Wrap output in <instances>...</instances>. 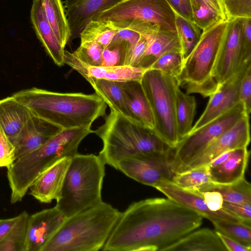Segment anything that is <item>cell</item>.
<instances>
[{"label": "cell", "instance_id": "8", "mask_svg": "<svg viewBox=\"0 0 251 251\" xmlns=\"http://www.w3.org/2000/svg\"><path fill=\"white\" fill-rule=\"evenodd\" d=\"M140 83L149 103L154 122L153 130L171 148L179 142L176 115V78L160 71L147 69Z\"/></svg>", "mask_w": 251, "mask_h": 251}, {"label": "cell", "instance_id": "37", "mask_svg": "<svg viewBox=\"0 0 251 251\" xmlns=\"http://www.w3.org/2000/svg\"><path fill=\"white\" fill-rule=\"evenodd\" d=\"M172 182L183 188L194 189L211 181L206 166H204L176 173Z\"/></svg>", "mask_w": 251, "mask_h": 251}, {"label": "cell", "instance_id": "23", "mask_svg": "<svg viewBox=\"0 0 251 251\" xmlns=\"http://www.w3.org/2000/svg\"><path fill=\"white\" fill-rule=\"evenodd\" d=\"M30 18L36 35L46 52L56 65L63 66L65 47L57 39L47 18L43 0H33Z\"/></svg>", "mask_w": 251, "mask_h": 251}, {"label": "cell", "instance_id": "1", "mask_svg": "<svg viewBox=\"0 0 251 251\" xmlns=\"http://www.w3.org/2000/svg\"><path fill=\"white\" fill-rule=\"evenodd\" d=\"M199 213L169 199L132 203L123 212L102 249L105 251H163L202 223Z\"/></svg>", "mask_w": 251, "mask_h": 251}, {"label": "cell", "instance_id": "35", "mask_svg": "<svg viewBox=\"0 0 251 251\" xmlns=\"http://www.w3.org/2000/svg\"><path fill=\"white\" fill-rule=\"evenodd\" d=\"M130 47L124 40L113 39L104 49L102 53V66H127Z\"/></svg>", "mask_w": 251, "mask_h": 251}, {"label": "cell", "instance_id": "13", "mask_svg": "<svg viewBox=\"0 0 251 251\" xmlns=\"http://www.w3.org/2000/svg\"><path fill=\"white\" fill-rule=\"evenodd\" d=\"M112 23L117 28H127L138 32L146 40L147 48L141 62V68L148 69L155 59L165 53L181 51L176 32L137 21Z\"/></svg>", "mask_w": 251, "mask_h": 251}, {"label": "cell", "instance_id": "16", "mask_svg": "<svg viewBox=\"0 0 251 251\" xmlns=\"http://www.w3.org/2000/svg\"><path fill=\"white\" fill-rule=\"evenodd\" d=\"M154 188L168 198L191 209L211 222L226 220L243 223L239 218L224 209L217 211L210 210L202 196L196 190L180 187L172 181L162 182Z\"/></svg>", "mask_w": 251, "mask_h": 251}, {"label": "cell", "instance_id": "34", "mask_svg": "<svg viewBox=\"0 0 251 251\" xmlns=\"http://www.w3.org/2000/svg\"><path fill=\"white\" fill-rule=\"evenodd\" d=\"M212 223L215 231L245 246L251 247V226L242 222L226 220H218Z\"/></svg>", "mask_w": 251, "mask_h": 251}, {"label": "cell", "instance_id": "49", "mask_svg": "<svg viewBox=\"0 0 251 251\" xmlns=\"http://www.w3.org/2000/svg\"><path fill=\"white\" fill-rule=\"evenodd\" d=\"M216 232L227 251H251V247L245 246L219 232Z\"/></svg>", "mask_w": 251, "mask_h": 251}, {"label": "cell", "instance_id": "51", "mask_svg": "<svg viewBox=\"0 0 251 251\" xmlns=\"http://www.w3.org/2000/svg\"><path fill=\"white\" fill-rule=\"evenodd\" d=\"M18 216L11 218L0 219V243L16 222Z\"/></svg>", "mask_w": 251, "mask_h": 251}, {"label": "cell", "instance_id": "41", "mask_svg": "<svg viewBox=\"0 0 251 251\" xmlns=\"http://www.w3.org/2000/svg\"><path fill=\"white\" fill-rule=\"evenodd\" d=\"M14 144L0 126V167H9L15 161Z\"/></svg>", "mask_w": 251, "mask_h": 251}, {"label": "cell", "instance_id": "33", "mask_svg": "<svg viewBox=\"0 0 251 251\" xmlns=\"http://www.w3.org/2000/svg\"><path fill=\"white\" fill-rule=\"evenodd\" d=\"M176 33L184 60L191 53L200 40L202 32L193 22L176 13Z\"/></svg>", "mask_w": 251, "mask_h": 251}, {"label": "cell", "instance_id": "20", "mask_svg": "<svg viewBox=\"0 0 251 251\" xmlns=\"http://www.w3.org/2000/svg\"><path fill=\"white\" fill-rule=\"evenodd\" d=\"M64 63L77 71L83 77L88 76L95 78L126 82L140 81L147 69L130 66H92L78 60L73 53L65 50Z\"/></svg>", "mask_w": 251, "mask_h": 251}, {"label": "cell", "instance_id": "25", "mask_svg": "<svg viewBox=\"0 0 251 251\" xmlns=\"http://www.w3.org/2000/svg\"><path fill=\"white\" fill-rule=\"evenodd\" d=\"M163 251H227L216 231L208 228L195 230Z\"/></svg>", "mask_w": 251, "mask_h": 251}, {"label": "cell", "instance_id": "38", "mask_svg": "<svg viewBox=\"0 0 251 251\" xmlns=\"http://www.w3.org/2000/svg\"><path fill=\"white\" fill-rule=\"evenodd\" d=\"M183 61L180 51H171L160 56L148 69L160 71L176 78L181 71Z\"/></svg>", "mask_w": 251, "mask_h": 251}, {"label": "cell", "instance_id": "12", "mask_svg": "<svg viewBox=\"0 0 251 251\" xmlns=\"http://www.w3.org/2000/svg\"><path fill=\"white\" fill-rule=\"evenodd\" d=\"M243 24V18L227 21L212 72L218 88L243 65H241Z\"/></svg>", "mask_w": 251, "mask_h": 251}, {"label": "cell", "instance_id": "39", "mask_svg": "<svg viewBox=\"0 0 251 251\" xmlns=\"http://www.w3.org/2000/svg\"><path fill=\"white\" fill-rule=\"evenodd\" d=\"M103 47L96 42L80 43L73 54L82 63L92 66H100L102 62Z\"/></svg>", "mask_w": 251, "mask_h": 251}, {"label": "cell", "instance_id": "27", "mask_svg": "<svg viewBox=\"0 0 251 251\" xmlns=\"http://www.w3.org/2000/svg\"><path fill=\"white\" fill-rule=\"evenodd\" d=\"M84 78L90 84L95 93L109 106L111 110L135 121L125 100L123 82L88 76Z\"/></svg>", "mask_w": 251, "mask_h": 251}, {"label": "cell", "instance_id": "36", "mask_svg": "<svg viewBox=\"0 0 251 251\" xmlns=\"http://www.w3.org/2000/svg\"><path fill=\"white\" fill-rule=\"evenodd\" d=\"M193 22L202 31L222 22V18L203 0H190Z\"/></svg>", "mask_w": 251, "mask_h": 251}, {"label": "cell", "instance_id": "44", "mask_svg": "<svg viewBox=\"0 0 251 251\" xmlns=\"http://www.w3.org/2000/svg\"><path fill=\"white\" fill-rule=\"evenodd\" d=\"M222 209L233 214L244 223L251 226V203H233L224 201Z\"/></svg>", "mask_w": 251, "mask_h": 251}, {"label": "cell", "instance_id": "21", "mask_svg": "<svg viewBox=\"0 0 251 251\" xmlns=\"http://www.w3.org/2000/svg\"><path fill=\"white\" fill-rule=\"evenodd\" d=\"M71 158H63L42 172L30 186L29 194L43 203L58 199Z\"/></svg>", "mask_w": 251, "mask_h": 251}, {"label": "cell", "instance_id": "2", "mask_svg": "<svg viewBox=\"0 0 251 251\" xmlns=\"http://www.w3.org/2000/svg\"><path fill=\"white\" fill-rule=\"evenodd\" d=\"M12 96L33 115L63 129L91 127L105 115L106 104L96 93H60L31 88Z\"/></svg>", "mask_w": 251, "mask_h": 251}, {"label": "cell", "instance_id": "26", "mask_svg": "<svg viewBox=\"0 0 251 251\" xmlns=\"http://www.w3.org/2000/svg\"><path fill=\"white\" fill-rule=\"evenodd\" d=\"M123 90L126 102L135 121L153 129L151 111L140 81L123 82Z\"/></svg>", "mask_w": 251, "mask_h": 251}, {"label": "cell", "instance_id": "5", "mask_svg": "<svg viewBox=\"0 0 251 251\" xmlns=\"http://www.w3.org/2000/svg\"><path fill=\"white\" fill-rule=\"evenodd\" d=\"M102 140L99 156L117 170L122 160L139 154L165 153L172 148L153 129L110 110L102 125L94 131Z\"/></svg>", "mask_w": 251, "mask_h": 251}, {"label": "cell", "instance_id": "3", "mask_svg": "<svg viewBox=\"0 0 251 251\" xmlns=\"http://www.w3.org/2000/svg\"><path fill=\"white\" fill-rule=\"evenodd\" d=\"M121 214L103 201L65 219L42 251L102 250Z\"/></svg>", "mask_w": 251, "mask_h": 251}, {"label": "cell", "instance_id": "42", "mask_svg": "<svg viewBox=\"0 0 251 251\" xmlns=\"http://www.w3.org/2000/svg\"><path fill=\"white\" fill-rule=\"evenodd\" d=\"M251 62V18H243L241 65Z\"/></svg>", "mask_w": 251, "mask_h": 251}, {"label": "cell", "instance_id": "48", "mask_svg": "<svg viewBox=\"0 0 251 251\" xmlns=\"http://www.w3.org/2000/svg\"><path fill=\"white\" fill-rule=\"evenodd\" d=\"M117 29V31L113 39L124 40L128 43L130 47V53L139 41L141 35L138 32L129 29Z\"/></svg>", "mask_w": 251, "mask_h": 251}, {"label": "cell", "instance_id": "47", "mask_svg": "<svg viewBox=\"0 0 251 251\" xmlns=\"http://www.w3.org/2000/svg\"><path fill=\"white\" fill-rule=\"evenodd\" d=\"M175 13L193 21L190 0H166Z\"/></svg>", "mask_w": 251, "mask_h": 251}, {"label": "cell", "instance_id": "32", "mask_svg": "<svg viewBox=\"0 0 251 251\" xmlns=\"http://www.w3.org/2000/svg\"><path fill=\"white\" fill-rule=\"evenodd\" d=\"M29 214L23 211L0 243V251H26Z\"/></svg>", "mask_w": 251, "mask_h": 251}, {"label": "cell", "instance_id": "40", "mask_svg": "<svg viewBox=\"0 0 251 251\" xmlns=\"http://www.w3.org/2000/svg\"><path fill=\"white\" fill-rule=\"evenodd\" d=\"M228 20L251 18V0H223Z\"/></svg>", "mask_w": 251, "mask_h": 251}, {"label": "cell", "instance_id": "29", "mask_svg": "<svg viewBox=\"0 0 251 251\" xmlns=\"http://www.w3.org/2000/svg\"><path fill=\"white\" fill-rule=\"evenodd\" d=\"M196 110L194 96L184 93L178 87L176 91V115L177 133L179 140L191 132Z\"/></svg>", "mask_w": 251, "mask_h": 251}, {"label": "cell", "instance_id": "45", "mask_svg": "<svg viewBox=\"0 0 251 251\" xmlns=\"http://www.w3.org/2000/svg\"><path fill=\"white\" fill-rule=\"evenodd\" d=\"M147 48V42L142 36L130 53L127 66L141 67V62Z\"/></svg>", "mask_w": 251, "mask_h": 251}, {"label": "cell", "instance_id": "31", "mask_svg": "<svg viewBox=\"0 0 251 251\" xmlns=\"http://www.w3.org/2000/svg\"><path fill=\"white\" fill-rule=\"evenodd\" d=\"M117 30L111 21L92 20L80 34V43L96 42L104 49L112 41Z\"/></svg>", "mask_w": 251, "mask_h": 251}, {"label": "cell", "instance_id": "22", "mask_svg": "<svg viewBox=\"0 0 251 251\" xmlns=\"http://www.w3.org/2000/svg\"><path fill=\"white\" fill-rule=\"evenodd\" d=\"M123 0H65L71 38L79 37L87 24L98 13Z\"/></svg>", "mask_w": 251, "mask_h": 251}, {"label": "cell", "instance_id": "24", "mask_svg": "<svg viewBox=\"0 0 251 251\" xmlns=\"http://www.w3.org/2000/svg\"><path fill=\"white\" fill-rule=\"evenodd\" d=\"M32 115L26 105L12 96L0 100V126L13 144Z\"/></svg>", "mask_w": 251, "mask_h": 251}, {"label": "cell", "instance_id": "18", "mask_svg": "<svg viewBox=\"0 0 251 251\" xmlns=\"http://www.w3.org/2000/svg\"><path fill=\"white\" fill-rule=\"evenodd\" d=\"M250 152L247 147L227 151L206 166L211 181L227 184L244 177Z\"/></svg>", "mask_w": 251, "mask_h": 251}, {"label": "cell", "instance_id": "19", "mask_svg": "<svg viewBox=\"0 0 251 251\" xmlns=\"http://www.w3.org/2000/svg\"><path fill=\"white\" fill-rule=\"evenodd\" d=\"M62 129L33 114L13 143L16 159L37 150Z\"/></svg>", "mask_w": 251, "mask_h": 251}, {"label": "cell", "instance_id": "6", "mask_svg": "<svg viewBox=\"0 0 251 251\" xmlns=\"http://www.w3.org/2000/svg\"><path fill=\"white\" fill-rule=\"evenodd\" d=\"M105 165L94 154L77 153L72 157L55 205L66 218L102 201Z\"/></svg>", "mask_w": 251, "mask_h": 251}, {"label": "cell", "instance_id": "7", "mask_svg": "<svg viewBox=\"0 0 251 251\" xmlns=\"http://www.w3.org/2000/svg\"><path fill=\"white\" fill-rule=\"evenodd\" d=\"M227 21L219 22L202 31L198 43L183 61L176 79L186 94L196 93L206 98L218 89L212 72Z\"/></svg>", "mask_w": 251, "mask_h": 251}, {"label": "cell", "instance_id": "11", "mask_svg": "<svg viewBox=\"0 0 251 251\" xmlns=\"http://www.w3.org/2000/svg\"><path fill=\"white\" fill-rule=\"evenodd\" d=\"M172 148L165 153L139 154L125 158L118 163L117 170L136 181L153 187L172 181L176 174L171 162Z\"/></svg>", "mask_w": 251, "mask_h": 251}, {"label": "cell", "instance_id": "14", "mask_svg": "<svg viewBox=\"0 0 251 251\" xmlns=\"http://www.w3.org/2000/svg\"><path fill=\"white\" fill-rule=\"evenodd\" d=\"M251 66V63H249L241 66L209 96L205 110L193 126L189 134L228 111L240 102L239 98L240 83L247 69Z\"/></svg>", "mask_w": 251, "mask_h": 251}, {"label": "cell", "instance_id": "46", "mask_svg": "<svg viewBox=\"0 0 251 251\" xmlns=\"http://www.w3.org/2000/svg\"><path fill=\"white\" fill-rule=\"evenodd\" d=\"M196 191L202 196L207 207L210 210L217 211L222 209L224 200L219 192L215 190Z\"/></svg>", "mask_w": 251, "mask_h": 251}, {"label": "cell", "instance_id": "30", "mask_svg": "<svg viewBox=\"0 0 251 251\" xmlns=\"http://www.w3.org/2000/svg\"><path fill=\"white\" fill-rule=\"evenodd\" d=\"M47 18L57 39L65 47L71 39L66 12L61 0H43Z\"/></svg>", "mask_w": 251, "mask_h": 251}, {"label": "cell", "instance_id": "15", "mask_svg": "<svg viewBox=\"0 0 251 251\" xmlns=\"http://www.w3.org/2000/svg\"><path fill=\"white\" fill-rule=\"evenodd\" d=\"M249 117L244 116L232 127L214 140L182 172L206 166L227 151L247 147L251 140Z\"/></svg>", "mask_w": 251, "mask_h": 251}, {"label": "cell", "instance_id": "17", "mask_svg": "<svg viewBox=\"0 0 251 251\" xmlns=\"http://www.w3.org/2000/svg\"><path fill=\"white\" fill-rule=\"evenodd\" d=\"M65 219L56 206L29 215L26 251H42Z\"/></svg>", "mask_w": 251, "mask_h": 251}, {"label": "cell", "instance_id": "9", "mask_svg": "<svg viewBox=\"0 0 251 251\" xmlns=\"http://www.w3.org/2000/svg\"><path fill=\"white\" fill-rule=\"evenodd\" d=\"M245 115H248L245 108L239 102L228 111L183 138L172 149L171 161L174 172H181L214 140Z\"/></svg>", "mask_w": 251, "mask_h": 251}, {"label": "cell", "instance_id": "10", "mask_svg": "<svg viewBox=\"0 0 251 251\" xmlns=\"http://www.w3.org/2000/svg\"><path fill=\"white\" fill-rule=\"evenodd\" d=\"M92 20L113 23L137 21L176 32V13L166 0H123Z\"/></svg>", "mask_w": 251, "mask_h": 251}, {"label": "cell", "instance_id": "4", "mask_svg": "<svg viewBox=\"0 0 251 251\" xmlns=\"http://www.w3.org/2000/svg\"><path fill=\"white\" fill-rule=\"evenodd\" d=\"M92 133L91 127L62 129L37 150L16 159L7 172L11 203L21 201L33 181L51 165L77 154L81 141Z\"/></svg>", "mask_w": 251, "mask_h": 251}, {"label": "cell", "instance_id": "50", "mask_svg": "<svg viewBox=\"0 0 251 251\" xmlns=\"http://www.w3.org/2000/svg\"><path fill=\"white\" fill-rule=\"evenodd\" d=\"M211 9L220 15L225 21L228 18L223 0H203Z\"/></svg>", "mask_w": 251, "mask_h": 251}, {"label": "cell", "instance_id": "43", "mask_svg": "<svg viewBox=\"0 0 251 251\" xmlns=\"http://www.w3.org/2000/svg\"><path fill=\"white\" fill-rule=\"evenodd\" d=\"M239 98L247 114L251 111V66L246 71L241 80L239 88Z\"/></svg>", "mask_w": 251, "mask_h": 251}, {"label": "cell", "instance_id": "28", "mask_svg": "<svg viewBox=\"0 0 251 251\" xmlns=\"http://www.w3.org/2000/svg\"><path fill=\"white\" fill-rule=\"evenodd\" d=\"M192 190L199 191L215 190L221 194L224 201L251 203V185L245 177L237 182L227 184L210 182Z\"/></svg>", "mask_w": 251, "mask_h": 251}]
</instances>
